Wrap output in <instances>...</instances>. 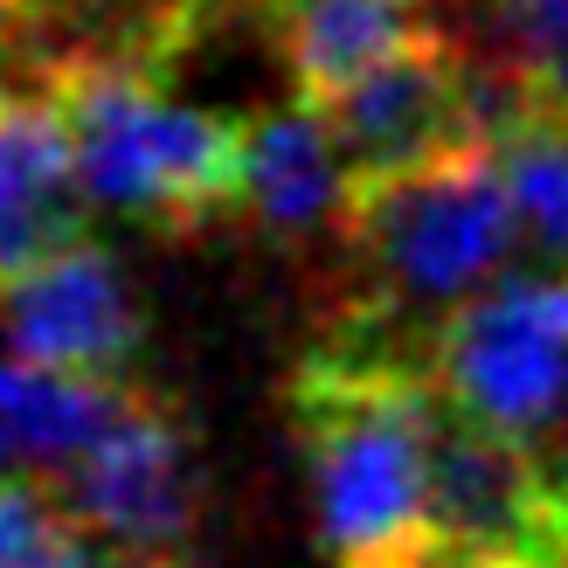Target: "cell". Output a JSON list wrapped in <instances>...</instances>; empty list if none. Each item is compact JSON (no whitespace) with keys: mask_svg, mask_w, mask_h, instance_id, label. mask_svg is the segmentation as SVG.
Segmentation results:
<instances>
[{"mask_svg":"<svg viewBox=\"0 0 568 568\" xmlns=\"http://www.w3.org/2000/svg\"><path fill=\"white\" fill-rule=\"evenodd\" d=\"M333 568H430V465L444 388L416 339L347 326L284 382Z\"/></svg>","mask_w":568,"mask_h":568,"instance_id":"cell-1","label":"cell"},{"mask_svg":"<svg viewBox=\"0 0 568 568\" xmlns=\"http://www.w3.org/2000/svg\"><path fill=\"white\" fill-rule=\"evenodd\" d=\"M514 236L520 202L499 139H471L458 153L347 187V209L333 222V243L361 271V312L347 326L382 333L395 312H437L486 292Z\"/></svg>","mask_w":568,"mask_h":568,"instance_id":"cell-2","label":"cell"},{"mask_svg":"<svg viewBox=\"0 0 568 568\" xmlns=\"http://www.w3.org/2000/svg\"><path fill=\"white\" fill-rule=\"evenodd\" d=\"M55 104L91 209L153 222V230H209L236 215L243 194V119L166 98L146 55H91L55 70Z\"/></svg>","mask_w":568,"mask_h":568,"instance_id":"cell-3","label":"cell"},{"mask_svg":"<svg viewBox=\"0 0 568 568\" xmlns=\"http://www.w3.org/2000/svg\"><path fill=\"white\" fill-rule=\"evenodd\" d=\"M423 354L458 416L568 450V271L499 277L458 298Z\"/></svg>","mask_w":568,"mask_h":568,"instance_id":"cell-4","label":"cell"},{"mask_svg":"<svg viewBox=\"0 0 568 568\" xmlns=\"http://www.w3.org/2000/svg\"><path fill=\"white\" fill-rule=\"evenodd\" d=\"M333 125L347 187L403 174L437 153H458L471 139H499L520 119V91L506 83L471 42L423 28L375 70H361L339 98L320 104Z\"/></svg>","mask_w":568,"mask_h":568,"instance_id":"cell-5","label":"cell"},{"mask_svg":"<svg viewBox=\"0 0 568 568\" xmlns=\"http://www.w3.org/2000/svg\"><path fill=\"white\" fill-rule=\"evenodd\" d=\"M63 520L132 555L139 568H194L202 541V450L181 403L139 388L119 403V416L83 444V458L55 478Z\"/></svg>","mask_w":568,"mask_h":568,"instance_id":"cell-6","label":"cell"},{"mask_svg":"<svg viewBox=\"0 0 568 568\" xmlns=\"http://www.w3.org/2000/svg\"><path fill=\"white\" fill-rule=\"evenodd\" d=\"M430 568H568V450L499 437L444 403Z\"/></svg>","mask_w":568,"mask_h":568,"instance_id":"cell-7","label":"cell"},{"mask_svg":"<svg viewBox=\"0 0 568 568\" xmlns=\"http://www.w3.org/2000/svg\"><path fill=\"white\" fill-rule=\"evenodd\" d=\"M0 333H8V354L91 382H132L139 339H146L119 257L91 236L63 243L0 292Z\"/></svg>","mask_w":568,"mask_h":568,"instance_id":"cell-8","label":"cell"},{"mask_svg":"<svg viewBox=\"0 0 568 568\" xmlns=\"http://www.w3.org/2000/svg\"><path fill=\"white\" fill-rule=\"evenodd\" d=\"M83 174L55 91L28 98L0 83V292L83 236Z\"/></svg>","mask_w":568,"mask_h":568,"instance_id":"cell-9","label":"cell"},{"mask_svg":"<svg viewBox=\"0 0 568 568\" xmlns=\"http://www.w3.org/2000/svg\"><path fill=\"white\" fill-rule=\"evenodd\" d=\"M347 209V166H339L326 111L298 98L243 119V194L236 215L257 222L277 243H305L339 222Z\"/></svg>","mask_w":568,"mask_h":568,"instance_id":"cell-10","label":"cell"},{"mask_svg":"<svg viewBox=\"0 0 568 568\" xmlns=\"http://www.w3.org/2000/svg\"><path fill=\"white\" fill-rule=\"evenodd\" d=\"M243 8L271 36L292 91L326 104L361 70H375L382 55H395L409 36H423L437 0H243Z\"/></svg>","mask_w":568,"mask_h":568,"instance_id":"cell-11","label":"cell"},{"mask_svg":"<svg viewBox=\"0 0 568 568\" xmlns=\"http://www.w3.org/2000/svg\"><path fill=\"white\" fill-rule=\"evenodd\" d=\"M132 395V382H91V375H63L28 354L0 361V471L14 478H42L55 486L91 444L119 403Z\"/></svg>","mask_w":568,"mask_h":568,"instance_id":"cell-12","label":"cell"},{"mask_svg":"<svg viewBox=\"0 0 568 568\" xmlns=\"http://www.w3.org/2000/svg\"><path fill=\"white\" fill-rule=\"evenodd\" d=\"M499 153H506V181H514L527 236L541 243L555 264H568V119H555V111H520V119L499 132Z\"/></svg>","mask_w":568,"mask_h":568,"instance_id":"cell-13","label":"cell"},{"mask_svg":"<svg viewBox=\"0 0 568 568\" xmlns=\"http://www.w3.org/2000/svg\"><path fill=\"white\" fill-rule=\"evenodd\" d=\"M63 506L42 478H14L0 471V568H42L49 548L63 541Z\"/></svg>","mask_w":568,"mask_h":568,"instance_id":"cell-14","label":"cell"},{"mask_svg":"<svg viewBox=\"0 0 568 568\" xmlns=\"http://www.w3.org/2000/svg\"><path fill=\"white\" fill-rule=\"evenodd\" d=\"M42 568H139L132 555H119L111 541H98V534H83V527H63V541L49 548Z\"/></svg>","mask_w":568,"mask_h":568,"instance_id":"cell-15","label":"cell"},{"mask_svg":"<svg viewBox=\"0 0 568 568\" xmlns=\"http://www.w3.org/2000/svg\"><path fill=\"white\" fill-rule=\"evenodd\" d=\"M55 8V0H0V21H28V14H42Z\"/></svg>","mask_w":568,"mask_h":568,"instance_id":"cell-16","label":"cell"}]
</instances>
